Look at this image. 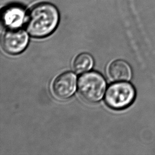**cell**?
I'll use <instances>...</instances> for the list:
<instances>
[{
  "label": "cell",
  "mask_w": 155,
  "mask_h": 155,
  "mask_svg": "<svg viewBox=\"0 0 155 155\" xmlns=\"http://www.w3.org/2000/svg\"><path fill=\"white\" fill-rule=\"evenodd\" d=\"M59 21L58 10L54 4L42 2L30 10L27 17L26 29L31 36L43 38L56 29Z\"/></svg>",
  "instance_id": "1"
},
{
  "label": "cell",
  "mask_w": 155,
  "mask_h": 155,
  "mask_svg": "<svg viewBox=\"0 0 155 155\" xmlns=\"http://www.w3.org/2000/svg\"><path fill=\"white\" fill-rule=\"evenodd\" d=\"M106 88V82L101 74L91 71L82 75L78 82L80 96L90 103H96L103 97Z\"/></svg>",
  "instance_id": "2"
},
{
  "label": "cell",
  "mask_w": 155,
  "mask_h": 155,
  "mask_svg": "<svg viewBox=\"0 0 155 155\" xmlns=\"http://www.w3.org/2000/svg\"><path fill=\"white\" fill-rule=\"evenodd\" d=\"M135 93L132 85L127 82H117L112 84L107 89L105 101L112 109H124L133 102Z\"/></svg>",
  "instance_id": "3"
},
{
  "label": "cell",
  "mask_w": 155,
  "mask_h": 155,
  "mask_svg": "<svg viewBox=\"0 0 155 155\" xmlns=\"http://www.w3.org/2000/svg\"><path fill=\"white\" fill-rule=\"evenodd\" d=\"M29 37L23 30L20 28L8 29L2 37V46L9 54H18L27 46Z\"/></svg>",
  "instance_id": "4"
},
{
  "label": "cell",
  "mask_w": 155,
  "mask_h": 155,
  "mask_svg": "<svg viewBox=\"0 0 155 155\" xmlns=\"http://www.w3.org/2000/svg\"><path fill=\"white\" fill-rule=\"evenodd\" d=\"M76 76L71 72H65L58 76L52 84V92L58 99L65 100L72 96L76 88Z\"/></svg>",
  "instance_id": "5"
},
{
  "label": "cell",
  "mask_w": 155,
  "mask_h": 155,
  "mask_svg": "<svg viewBox=\"0 0 155 155\" xmlns=\"http://www.w3.org/2000/svg\"><path fill=\"white\" fill-rule=\"evenodd\" d=\"M25 19L23 7L14 4L6 7L2 13V22L8 29L20 28Z\"/></svg>",
  "instance_id": "6"
},
{
  "label": "cell",
  "mask_w": 155,
  "mask_h": 155,
  "mask_svg": "<svg viewBox=\"0 0 155 155\" xmlns=\"http://www.w3.org/2000/svg\"><path fill=\"white\" fill-rule=\"evenodd\" d=\"M108 74L111 80L116 82L127 81L131 78L132 72L130 66L125 61H114L109 66Z\"/></svg>",
  "instance_id": "7"
},
{
  "label": "cell",
  "mask_w": 155,
  "mask_h": 155,
  "mask_svg": "<svg viewBox=\"0 0 155 155\" xmlns=\"http://www.w3.org/2000/svg\"><path fill=\"white\" fill-rule=\"evenodd\" d=\"M93 62V59L90 54L82 53L78 55L74 61V69L78 73L88 71L92 68Z\"/></svg>",
  "instance_id": "8"
}]
</instances>
